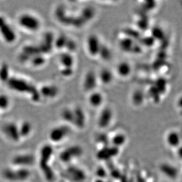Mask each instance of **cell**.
I'll return each instance as SVG.
<instances>
[{
	"label": "cell",
	"mask_w": 182,
	"mask_h": 182,
	"mask_svg": "<svg viewBox=\"0 0 182 182\" xmlns=\"http://www.w3.org/2000/svg\"><path fill=\"white\" fill-rule=\"evenodd\" d=\"M65 48L67 50V52H69L70 53H72L75 52L77 49V44L76 42L72 40L71 38H68L66 45L65 47Z\"/></svg>",
	"instance_id": "obj_30"
},
{
	"label": "cell",
	"mask_w": 182,
	"mask_h": 182,
	"mask_svg": "<svg viewBox=\"0 0 182 182\" xmlns=\"http://www.w3.org/2000/svg\"><path fill=\"white\" fill-rule=\"evenodd\" d=\"M62 119L67 124H73L74 114L73 108H64L60 113Z\"/></svg>",
	"instance_id": "obj_23"
},
{
	"label": "cell",
	"mask_w": 182,
	"mask_h": 182,
	"mask_svg": "<svg viewBox=\"0 0 182 182\" xmlns=\"http://www.w3.org/2000/svg\"><path fill=\"white\" fill-rule=\"evenodd\" d=\"M2 127L3 133L10 140L16 142L21 138L19 126H18L16 123L10 122L5 124Z\"/></svg>",
	"instance_id": "obj_9"
},
{
	"label": "cell",
	"mask_w": 182,
	"mask_h": 182,
	"mask_svg": "<svg viewBox=\"0 0 182 182\" xmlns=\"http://www.w3.org/2000/svg\"><path fill=\"white\" fill-rule=\"evenodd\" d=\"M83 153V150L79 146H72L65 149L60 154V159L64 163H71L78 159Z\"/></svg>",
	"instance_id": "obj_5"
},
{
	"label": "cell",
	"mask_w": 182,
	"mask_h": 182,
	"mask_svg": "<svg viewBox=\"0 0 182 182\" xmlns=\"http://www.w3.org/2000/svg\"><path fill=\"white\" fill-rule=\"evenodd\" d=\"M97 74L98 81L104 85L110 84L114 79V76L112 71L108 68L102 69Z\"/></svg>",
	"instance_id": "obj_17"
},
{
	"label": "cell",
	"mask_w": 182,
	"mask_h": 182,
	"mask_svg": "<svg viewBox=\"0 0 182 182\" xmlns=\"http://www.w3.org/2000/svg\"><path fill=\"white\" fill-rule=\"evenodd\" d=\"M114 112L112 109L106 107L103 108L98 119V125L101 129H106L110 124L113 120Z\"/></svg>",
	"instance_id": "obj_8"
},
{
	"label": "cell",
	"mask_w": 182,
	"mask_h": 182,
	"mask_svg": "<svg viewBox=\"0 0 182 182\" xmlns=\"http://www.w3.org/2000/svg\"><path fill=\"white\" fill-rule=\"evenodd\" d=\"M126 141V136H125L124 134L121 133H118L115 135L111 140V142L115 147H118L124 144Z\"/></svg>",
	"instance_id": "obj_27"
},
{
	"label": "cell",
	"mask_w": 182,
	"mask_h": 182,
	"mask_svg": "<svg viewBox=\"0 0 182 182\" xmlns=\"http://www.w3.org/2000/svg\"><path fill=\"white\" fill-rule=\"evenodd\" d=\"M0 35L7 43H13L16 41L17 34L7 20L0 16Z\"/></svg>",
	"instance_id": "obj_4"
},
{
	"label": "cell",
	"mask_w": 182,
	"mask_h": 182,
	"mask_svg": "<svg viewBox=\"0 0 182 182\" xmlns=\"http://www.w3.org/2000/svg\"><path fill=\"white\" fill-rule=\"evenodd\" d=\"M145 94L140 89H136L133 91L131 96V101L135 107L141 106L145 100Z\"/></svg>",
	"instance_id": "obj_19"
},
{
	"label": "cell",
	"mask_w": 182,
	"mask_h": 182,
	"mask_svg": "<svg viewBox=\"0 0 182 182\" xmlns=\"http://www.w3.org/2000/svg\"><path fill=\"white\" fill-rule=\"evenodd\" d=\"M34 162V157L30 154H23L18 155L14 158V163L22 168H26L32 166Z\"/></svg>",
	"instance_id": "obj_16"
},
{
	"label": "cell",
	"mask_w": 182,
	"mask_h": 182,
	"mask_svg": "<svg viewBox=\"0 0 182 182\" xmlns=\"http://www.w3.org/2000/svg\"><path fill=\"white\" fill-rule=\"evenodd\" d=\"M102 44L97 35L90 34L87 40V48L89 54L92 57L98 56Z\"/></svg>",
	"instance_id": "obj_7"
},
{
	"label": "cell",
	"mask_w": 182,
	"mask_h": 182,
	"mask_svg": "<svg viewBox=\"0 0 182 182\" xmlns=\"http://www.w3.org/2000/svg\"><path fill=\"white\" fill-rule=\"evenodd\" d=\"M60 72L62 76L66 78H68L73 74L74 69L73 67H62Z\"/></svg>",
	"instance_id": "obj_32"
},
{
	"label": "cell",
	"mask_w": 182,
	"mask_h": 182,
	"mask_svg": "<svg viewBox=\"0 0 182 182\" xmlns=\"http://www.w3.org/2000/svg\"><path fill=\"white\" fill-rule=\"evenodd\" d=\"M6 176L10 180L20 182L24 181L30 177V172L26 168L20 167L18 170H9L6 172Z\"/></svg>",
	"instance_id": "obj_10"
},
{
	"label": "cell",
	"mask_w": 182,
	"mask_h": 182,
	"mask_svg": "<svg viewBox=\"0 0 182 182\" xmlns=\"http://www.w3.org/2000/svg\"><path fill=\"white\" fill-rule=\"evenodd\" d=\"M46 61V58L43 54H39V55L34 56L30 60V62L31 63L32 66L33 67H39L43 66L45 64Z\"/></svg>",
	"instance_id": "obj_28"
},
{
	"label": "cell",
	"mask_w": 182,
	"mask_h": 182,
	"mask_svg": "<svg viewBox=\"0 0 182 182\" xmlns=\"http://www.w3.org/2000/svg\"><path fill=\"white\" fill-rule=\"evenodd\" d=\"M41 97L52 99L56 97L59 93V89L56 85L47 84L43 85L39 89Z\"/></svg>",
	"instance_id": "obj_13"
},
{
	"label": "cell",
	"mask_w": 182,
	"mask_h": 182,
	"mask_svg": "<svg viewBox=\"0 0 182 182\" xmlns=\"http://www.w3.org/2000/svg\"><path fill=\"white\" fill-rule=\"evenodd\" d=\"M74 114V121L73 126L79 129L85 127L87 123L86 114L83 108L80 106L75 107L73 108Z\"/></svg>",
	"instance_id": "obj_12"
},
{
	"label": "cell",
	"mask_w": 182,
	"mask_h": 182,
	"mask_svg": "<svg viewBox=\"0 0 182 182\" xmlns=\"http://www.w3.org/2000/svg\"><path fill=\"white\" fill-rule=\"evenodd\" d=\"M10 99L6 95L0 96V108L6 110L10 106Z\"/></svg>",
	"instance_id": "obj_31"
},
{
	"label": "cell",
	"mask_w": 182,
	"mask_h": 182,
	"mask_svg": "<svg viewBox=\"0 0 182 182\" xmlns=\"http://www.w3.org/2000/svg\"><path fill=\"white\" fill-rule=\"evenodd\" d=\"M19 130L21 137H26L30 136L33 130L32 123L28 121L23 122L19 126Z\"/></svg>",
	"instance_id": "obj_25"
},
{
	"label": "cell",
	"mask_w": 182,
	"mask_h": 182,
	"mask_svg": "<svg viewBox=\"0 0 182 182\" xmlns=\"http://www.w3.org/2000/svg\"><path fill=\"white\" fill-rule=\"evenodd\" d=\"M10 77L8 66L4 65L0 69V79L3 82H7Z\"/></svg>",
	"instance_id": "obj_29"
},
{
	"label": "cell",
	"mask_w": 182,
	"mask_h": 182,
	"mask_svg": "<svg viewBox=\"0 0 182 182\" xmlns=\"http://www.w3.org/2000/svg\"><path fill=\"white\" fill-rule=\"evenodd\" d=\"M68 37L64 34H60L55 38L54 47L58 50H62L65 48Z\"/></svg>",
	"instance_id": "obj_26"
},
{
	"label": "cell",
	"mask_w": 182,
	"mask_h": 182,
	"mask_svg": "<svg viewBox=\"0 0 182 182\" xmlns=\"http://www.w3.org/2000/svg\"><path fill=\"white\" fill-rule=\"evenodd\" d=\"M104 97L103 94L99 91H94L90 93L88 97V103L93 107H99L103 103Z\"/></svg>",
	"instance_id": "obj_18"
},
{
	"label": "cell",
	"mask_w": 182,
	"mask_h": 182,
	"mask_svg": "<svg viewBox=\"0 0 182 182\" xmlns=\"http://www.w3.org/2000/svg\"><path fill=\"white\" fill-rule=\"evenodd\" d=\"M98 56L103 61H108L110 60L112 57V53L111 48L106 44H102Z\"/></svg>",
	"instance_id": "obj_24"
},
{
	"label": "cell",
	"mask_w": 182,
	"mask_h": 182,
	"mask_svg": "<svg viewBox=\"0 0 182 182\" xmlns=\"http://www.w3.org/2000/svg\"><path fill=\"white\" fill-rule=\"evenodd\" d=\"M59 63L62 67H73L75 59L72 53L64 52L59 56Z\"/></svg>",
	"instance_id": "obj_20"
},
{
	"label": "cell",
	"mask_w": 182,
	"mask_h": 182,
	"mask_svg": "<svg viewBox=\"0 0 182 182\" xmlns=\"http://www.w3.org/2000/svg\"><path fill=\"white\" fill-rule=\"evenodd\" d=\"M98 74L94 71L90 70L85 74L83 81V89L86 92L95 91L98 83Z\"/></svg>",
	"instance_id": "obj_6"
},
{
	"label": "cell",
	"mask_w": 182,
	"mask_h": 182,
	"mask_svg": "<svg viewBox=\"0 0 182 182\" xmlns=\"http://www.w3.org/2000/svg\"><path fill=\"white\" fill-rule=\"evenodd\" d=\"M133 67L127 61H122L118 63L116 67L117 74L121 78L129 77L131 74Z\"/></svg>",
	"instance_id": "obj_14"
},
{
	"label": "cell",
	"mask_w": 182,
	"mask_h": 182,
	"mask_svg": "<svg viewBox=\"0 0 182 182\" xmlns=\"http://www.w3.org/2000/svg\"><path fill=\"white\" fill-rule=\"evenodd\" d=\"M176 107L182 112V94H180L175 101Z\"/></svg>",
	"instance_id": "obj_33"
},
{
	"label": "cell",
	"mask_w": 182,
	"mask_h": 182,
	"mask_svg": "<svg viewBox=\"0 0 182 182\" xmlns=\"http://www.w3.org/2000/svg\"><path fill=\"white\" fill-rule=\"evenodd\" d=\"M71 133V129L68 124H62L52 129L48 134V137L53 143L62 142Z\"/></svg>",
	"instance_id": "obj_3"
},
{
	"label": "cell",
	"mask_w": 182,
	"mask_h": 182,
	"mask_svg": "<svg viewBox=\"0 0 182 182\" xmlns=\"http://www.w3.org/2000/svg\"><path fill=\"white\" fill-rule=\"evenodd\" d=\"M118 43L120 48L122 51L127 53H137L136 50L137 48L134 47L136 44L134 43V38L125 36L124 37L119 40Z\"/></svg>",
	"instance_id": "obj_15"
},
{
	"label": "cell",
	"mask_w": 182,
	"mask_h": 182,
	"mask_svg": "<svg viewBox=\"0 0 182 182\" xmlns=\"http://www.w3.org/2000/svg\"><path fill=\"white\" fill-rule=\"evenodd\" d=\"M19 25L25 30L36 32L39 30L41 27V21L36 15L30 13H24L20 15L18 19Z\"/></svg>",
	"instance_id": "obj_2"
},
{
	"label": "cell",
	"mask_w": 182,
	"mask_h": 182,
	"mask_svg": "<svg viewBox=\"0 0 182 182\" xmlns=\"http://www.w3.org/2000/svg\"><path fill=\"white\" fill-rule=\"evenodd\" d=\"M55 38V37L53 33L50 32H46L44 35L40 44L38 45L42 54L49 53L51 51L52 48L54 47Z\"/></svg>",
	"instance_id": "obj_11"
},
{
	"label": "cell",
	"mask_w": 182,
	"mask_h": 182,
	"mask_svg": "<svg viewBox=\"0 0 182 182\" xmlns=\"http://www.w3.org/2000/svg\"><path fill=\"white\" fill-rule=\"evenodd\" d=\"M6 83L12 90L22 94H27L34 103L39 102L41 99L39 90L24 79L18 77H10Z\"/></svg>",
	"instance_id": "obj_1"
},
{
	"label": "cell",
	"mask_w": 182,
	"mask_h": 182,
	"mask_svg": "<svg viewBox=\"0 0 182 182\" xmlns=\"http://www.w3.org/2000/svg\"><path fill=\"white\" fill-rule=\"evenodd\" d=\"M79 15L87 23L94 18L96 15V10L92 6H87L82 9Z\"/></svg>",
	"instance_id": "obj_21"
},
{
	"label": "cell",
	"mask_w": 182,
	"mask_h": 182,
	"mask_svg": "<svg viewBox=\"0 0 182 182\" xmlns=\"http://www.w3.org/2000/svg\"><path fill=\"white\" fill-rule=\"evenodd\" d=\"M180 135L176 131H170L167 134L166 140L167 143L172 147L177 146L180 142Z\"/></svg>",
	"instance_id": "obj_22"
}]
</instances>
